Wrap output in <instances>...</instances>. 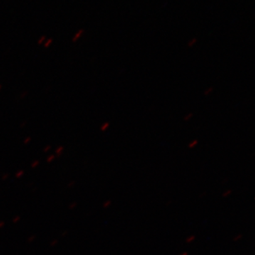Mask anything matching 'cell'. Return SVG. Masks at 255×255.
<instances>
[{
  "label": "cell",
  "instance_id": "cell-1",
  "mask_svg": "<svg viewBox=\"0 0 255 255\" xmlns=\"http://www.w3.org/2000/svg\"><path fill=\"white\" fill-rule=\"evenodd\" d=\"M84 33H85V30H84L83 28L78 30V31L75 33V34L74 35L73 38H72V41H73V43H75V42L79 41L80 38L83 36Z\"/></svg>",
  "mask_w": 255,
  "mask_h": 255
},
{
  "label": "cell",
  "instance_id": "cell-2",
  "mask_svg": "<svg viewBox=\"0 0 255 255\" xmlns=\"http://www.w3.org/2000/svg\"><path fill=\"white\" fill-rule=\"evenodd\" d=\"M110 127V124L109 122H105L103 124H102L100 127L101 131L105 132L106 130H108L109 128Z\"/></svg>",
  "mask_w": 255,
  "mask_h": 255
},
{
  "label": "cell",
  "instance_id": "cell-3",
  "mask_svg": "<svg viewBox=\"0 0 255 255\" xmlns=\"http://www.w3.org/2000/svg\"><path fill=\"white\" fill-rule=\"evenodd\" d=\"M63 150H64L63 146H59V147H57L56 150H55V155H56L57 156H58V157H59V156L61 155L62 154H63Z\"/></svg>",
  "mask_w": 255,
  "mask_h": 255
},
{
  "label": "cell",
  "instance_id": "cell-4",
  "mask_svg": "<svg viewBox=\"0 0 255 255\" xmlns=\"http://www.w3.org/2000/svg\"><path fill=\"white\" fill-rule=\"evenodd\" d=\"M53 40L52 38H48V39L46 40L45 41L44 44H43V46L46 48H49V47L51 46L52 43H53Z\"/></svg>",
  "mask_w": 255,
  "mask_h": 255
},
{
  "label": "cell",
  "instance_id": "cell-5",
  "mask_svg": "<svg viewBox=\"0 0 255 255\" xmlns=\"http://www.w3.org/2000/svg\"><path fill=\"white\" fill-rule=\"evenodd\" d=\"M47 39L46 37L45 36H41L40 37L39 39L38 40V44L42 45L44 44L45 41Z\"/></svg>",
  "mask_w": 255,
  "mask_h": 255
},
{
  "label": "cell",
  "instance_id": "cell-6",
  "mask_svg": "<svg viewBox=\"0 0 255 255\" xmlns=\"http://www.w3.org/2000/svg\"><path fill=\"white\" fill-rule=\"evenodd\" d=\"M196 42H197V39H196V38H192V39H191L190 41H189V43H188V46H194Z\"/></svg>",
  "mask_w": 255,
  "mask_h": 255
},
{
  "label": "cell",
  "instance_id": "cell-7",
  "mask_svg": "<svg viewBox=\"0 0 255 255\" xmlns=\"http://www.w3.org/2000/svg\"><path fill=\"white\" fill-rule=\"evenodd\" d=\"M233 191L231 189H228V190L225 191L223 194V197L227 198L228 196L231 195L232 194Z\"/></svg>",
  "mask_w": 255,
  "mask_h": 255
},
{
  "label": "cell",
  "instance_id": "cell-8",
  "mask_svg": "<svg viewBox=\"0 0 255 255\" xmlns=\"http://www.w3.org/2000/svg\"><path fill=\"white\" fill-rule=\"evenodd\" d=\"M195 236H189V237H188L187 239H186V243H192V242H194L195 241Z\"/></svg>",
  "mask_w": 255,
  "mask_h": 255
},
{
  "label": "cell",
  "instance_id": "cell-9",
  "mask_svg": "<svg viewBox=\"0 0 255 255\" xmlns=\"http://www.w3.org/2000/svg\"><path fill=\"white\" fill-rule=\"evenodd\" d=\"M213 90H214V89H213L212 87H209V88L206 89L205 91H204V95L209 96L210 94L212 93Z\"/></svg>",
  "mask_w": 255,
  "mask_h": 255
},
{
  "label": "cell",
  "instance_id": "cell-10",
  "mask_svg": "<svg viewBox=\"0 0 255 255\" xmlns=\"http://www.w3.org/2000/svg\"><path fill=\"white\" fill-rule=\"evenodd\" d=\"M198 144V140H194L193 141H191L190 143L189 144V148H193V147H195L196 145Z\"/></svg>",
  "mask_w": 255,
  "mask_h": 255
},
{
  "label": "cell",
  "instance_id": "cell-11",
  "mask_svg": "<svg viewBox=\"0 0 255 255\" xmlns=\"http://www.w3.org/2000/svg\"><path fill=\"white\" fill-rule=\"evenodd\" d=\"M243 238V235L242 234H238L237 236H235L234 238H233V241L234 242H238L239 241H241V240Z\"/></svg>",
  "mask_w": 255,
  "mask_h": 255
},
{
  "label": "cell",
  "instance_id": "cell-12",
  "mask_svg": "<svg viewBox=\"0 0 255 255\" xmlns=\"http://www.w3.org/2000/svg\"><path fill=\"white\" fill-rule=\"evenodd\" d=\"M31 141V137L29 136L26 137H25L24 140H23V144H25V145H28V144H29Z\"/></svg>",
  "mask_w": 255,
  "mask_h": 255
},
{
  "label": "cell",
  "instance_id": "cell-13",
  "mask_svg": "<svg viewBox=\"0 0 255 255\" xmlns=\"http://www.w3.org/2000/svg\"><path fill=\"white\" fill-rule=\"evenodd\" d=\"M55 158V155H50L48 156V157H47V162H53V161L54 160Z\"/></svg>",
  "mask_w": 255,
  "mask_h": 255
},
{
  "label": "cell",
  "instance_id": "cell-14",
  "mask_svg": "<svg viewBox=\"0 0 255 255\" xmlns=\"http://www.w3.org/2000/svg\"><path fill=\"white\" fill-rule=\"evenodd\" d=\"M193 116L194 115H193L192 113L187 114V115H186L185 117H184V121H186V122H187V121L190 120V119L192 118Z\"/></svg>",
  "mask_w": 255,
  "mask_h": 255
},
{
  "label": "cell",
  "instance_id": "cell-15",
  "mask_svg": "<svg viewBox=\"0 0 255 255\" xmlns=\"http://www.w3.org/2000/svg\"><path fill=\"white\" fill-rule=\"evenodd\" d=\"M39 164V161L35 160L34 162H33V163L31 164L32 167H36Z\"/></svg>",
  "mask_w": 255,
  "mask_h": 255
},
{
  "label": "cell",
  "instance_id": "cell-16",
  "mask_svg": "<svg viewBox=\"0 0 255 255\" xmlns=\"http://www.w3.org/2000/svg\"><path fill=\"white\" fill-rule=\"evenodd\" d=\"M50 148H51V146L46 145V147H44V149H43V151H44L45 152H48V151L50 150Z\"/></svg>",
  "mask_w": 255,
  "mask_h": 255
},
{
  "label": "cell",
  "instance_id": "cell-17",
  "mask_svg": "<svg viewBox=\"0 0 255 255\" xmlns=\"http://www.w3.org/2000/svg\"><path fill=\"white\" fill-rule=\"evenodd\" d=\"M110 204H111V201H107V202L105 203V205H104V206H105V208H107L110 206Z\"/></svg>",
  "mask_w": 255,
  "mask_h": 255
},
{
  "label": "cell",
  "instance_id": "cell-18",
  "mask_svg": "<svg viewBox=\"0 0 255 255\" xmlns=\"http://www.w3.org/2000/svg\"><path fill=\"white\" fill-rule=\"evenodd\" d=\"M26 95H27V92H23V93L21 95V98H24Z\"/></svg>",
  "mask_w": 255,
  "mask_h": 255
},
{
  "label": "cell",
  "instance_id": "cell-19",
  "mask_svg": "<svg viewBox=\"0 0 255 255\" xmlns=\"http://www.w3.org/2000/svg\"><path fill=\"white\" fill-rule=\"evenodd\" d=\"M179 255H188V253L187 252H184V253H182V254H180Z\"/></svg>",
  "mask_w": 255,
  "mask_h": 255
},
{
  "label": "cell",
  "instance_id": "cell-20",
  "mask_svg": "<svg viewBox=\"0 0 255 255\" xmlns=\"http://www.w3.org/2000/svg\"><path fill=\"white\" fill-rule=\"evenodd\" d=\"M1 89H2V85H0V92H1Z\"/></svg>",
  "mask_w": 255,
  "mask_h": 255
}]
</instances>
